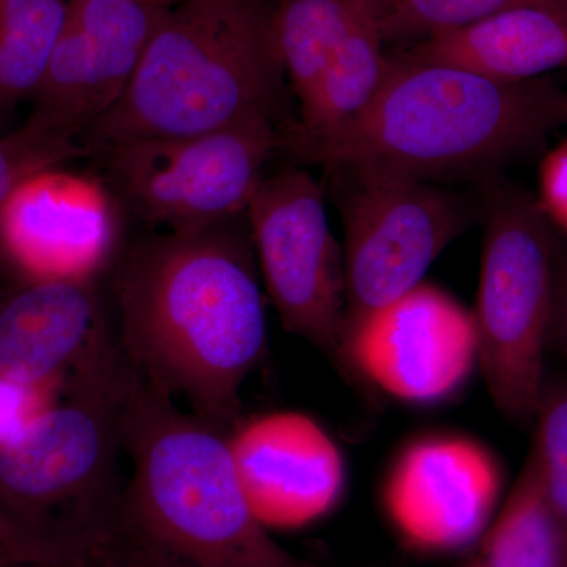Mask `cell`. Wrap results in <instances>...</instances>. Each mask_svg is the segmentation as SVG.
<instances>
[{
  "label": "cell",
  "instance_id": "cell-22",
  "mask_svg": "<svg viewBox=\"0 0 567 567\" xmlns=\"http://www.w3.org/2000/svg\"><path fill=\"white\" fill-rule=\"evenodd\" d=\"M529 453L539 468L544 491L567 529V380H548L535 420Z\"/></svg>",
  "mask_w": 567,
  "mask_h": 567
},
{
  "label": "cell",
  "instance_id": "cell-10",
  "mask_svg": "<svg viewBox=\"0 0 567 567\" xmlns=\"http://www.w3.org/2000/svg\"><path fill=\"white\" fill-rule=\"evenodd\" d=\"M353 178L342 197L344 224V324L424 282L432 264L468 227L457 194L432 182L386 174Z\"/></svg>",
  "mask_w": 567,
  "mask_h": 567
},
{
  "label": "cell",
  "instance_id": "cell-17",
  "mask_svg": "<svg viewBox=\"0 0 567 567\" xmlns=\"http://www.w3.org/2000/svg\"><path fill=\"white\" fill-rule=\"evenodd\" d=\"M383 43L382 14L374 2L354 0L315 96L290 133L295 151L309 158L372 102L390 63Z\"/></svg>",
  "mask_w": 567,
  "mask_h": 567
},
{
  "label": "cell",
  "instance_id": "cell-5",
  "mask_svg": "<svg viewBox=\"0 0 567 567\" xmlns=\"http://www.w3.org/2000/svg\"><path fill=\"white\" fill-rule=\"evenodd\" d=\"M268 0H181L167 7L121 102L85 136H197L274 117L284 70Z\"/></svg>",
  "mask_w": 567,
  "mask_h": 567
},
{
  "label": "cell",
  "instance_id": "cell-26",
  "mask_svg": "<svg viewBox=\"0 0 567 567\" xmlns=\"http://www.w3.org/2000/svg\"><path fill=\"white\" fill-rule=\"evenodd\" d=\"M24 178L6 140L0 137V207L9 199L11 192L17 188L18 183Z\"/></svg>",
  "mask_w": 567,
  "mask_h": 567
},
{
  "label": "cell",
  "instance_id": "cell-3",
  "mask_svg": "<svg viewBox=\"0 0 567 567\" xmlns=\"http://www.w3.org/2000/svg\"><path fill=\"white\" fill-rule=\"evenodd\" d=\"M567 122V95L544 78L488 80L412 55L391 58L372 102L309 158L341 174L434 182L509 163Z\"/></svg>",
  "mask_w": 567,
  "mask_h": 567
},
{
  "label": "cell",
  "instance_id": "cell-12",
  "mask_svg": "<svg viewBox=\"0 0 567 567\" xmlns=\"http://www.w3.org/2000/svg\"><path fill=\"white\" fill-rule=\"evenodd\" d=\"M118 210L100 178L39 171L0 207V254L25 281L96 282L121 256Z\"/></svg>",
  "mask_w": 567,
  "mask_h": 567
},
{
  "label": "cell",
  "instance_id": "cell-23",
  "mask_svg": "<svg viewBox=\"0 0 567 567\" xmlns=\"http://www.w3.org/2000/svg\"><path fill=\"white\" fill-rule=\"evenodd\" d=\"M69 383H37L0 374V450L20 442L58 404Z\"/></svg>",
  "mask_w": 567,
  "mask_h": 567
},
{
  "label": "cell",
  "instance_id": "cell-13",
  "mask_svg": "<svg viewBox=\"0 0 567 567\" xmlns=\"http://www.w3.org/2000/svg\"><path fill=\"white\" fill-rule=\"evenodd\" d=\"M503 492L502 466L468 436L435 434L395 456L382 505L402 543L429 555L468 551L486 533Z\"/></svg>",
  "mask_w": 567,
  "mask_h": 567
},
{
  "label": "cell",
  "instance_id": "cell-11",
  "mask_svg": "<svg viewBox=\"0 0 567 567\" xmlns=\"http://www.w3.org/2000/svg\"><path fill=\"white\" fill-rule=\"evenodd\" d=\"M476 365L473 311L432 284L421 282L390 305L342 324L341 372L406 404L454 398Z\"/></svg>",
  "mask_w": 567,
  "mask_h": 567
},
{
  "label": "cell",
  "instance_id": "cell-7",
  "mask_svg": "<svg viewBox=\"0 0 567 567\" xmlns=\"http://www.w3.org/2000/svg\"><path fill=\"white\" fill-rule=\"evenodd\" d=\"M286 137L256 117L186 137L118 140L89 148L118 207L162 233H193L245 215Z\"/></svg>",
  "mask_w": 567,
  "mask_h": 567
},
{
  "label": "cell",
  "instance_id": "cell-16",
  "mask_svg": "<svg viewBox=\"0 0 567 567\" xmlns=\"http://www.w3.org/2000/svg\"><path fill=\"white\" fill-rule=\"evenodd\" d=\"M412 58L446 63L488 80H539L567 66V10L525 7L417 41Z\"/></svg>",
  "mask_w": 567,
  "mask_h": 567
},
{
  "label": "cell",
  "instance_id": "cell-30",
  "mask_svg": "<svg viewBox=\"0 0 567 567\" xmlns=\"http://www.w3.org/2000/svg\"><path fill=\"white\" fill-rule=\"evenodd\" d=\"M140 2L153 3V6L171 7L174 3L181 2V0H140Z\"/></svg>",
  "mask_w": 567,
  "mask_h": 567
},
{
  "label": "cell",
  "instance_id": "cell-9",
  "mask_svg": "<svg viewBox=\"0 0 567 567\" xmlns=\"http://www.w3.org/2000/svg\"><path fill=\"white\" fill-rule=\"evenodd\" d=\"M245 216L265 295L282 327L339 365L344 249L328 221L322 185L306 171L287 167L262 177Z\"/></svg>",
  "mask_w": 567,
  "mask_h": 567
},
{
  "label": "cell",
  "instance_id": "cell-15",
  "mask_svg": "<svg viewBox=\"0 0 567 567\" xmlns=\"http://www.w3.org/2000/svg\"><path fill=\"white\" fill-rule=\"evenodd\" d=\"M114 346L96 282L20 279L0 295V374L69 383Z\"/></svg>",
  "mask_w": 567,
  "mask_h": 567
},
{
  "label": "cell",
  "instance_id": "cell-19",
  "mask_svg": "<svg viewBox=\"0 0 567 567\" xmlns=\"http://www.w3.org/2000/svg\"><path fill=\"white\" fill-rule=\"evenodd\" d=\"M354 0H278L274 10L276 51L284 76L303 111L341 40Z\"/></svg>",
  "mask_w": 567,
  "mask_h": 567
},
{
  "label": "cell",
  "instance_id": "cell-24",
  "mask_svg": "<svg viewBox=\"0 0 567 567\" xmlns=\"http://www.w3.org/2000/svg\"><path fill=\"white\" fill-rule=\"evenodd\" d=\"M537 203L567 245V141L544 159Z\"/></svg>",
  "mask_w": 567,
  "mask_h": 567
},
{
  "label": "cell",
  "instance_id": "cell-18",
  "mask_svg": "<svg viewBox=\"0 0 567 567\" xmlns=\"http://www.w3.org/2000/svg\"><path fill=\"white\" fill-rule=\"evenodd\" d=\"M458 567H567V529L529 453L486 533Z\"/></svg>",
  "mask_w": 567,
  "mask_h": 567
},
{
  "label": "cell",
  "instance_id": "cell-6",
  "mask_svg": "<svg viewBox=\"0 0 567 567\" xmlns=\"http://www.w3.org/2000/svg\"><path fill=\"white\" fill-rule=\"evenodd\" d=\"M563 238L537 200L496 197L488 210L476 309L477 368L511 423L535 424L546 386L555 270Z\"/></svg>",
  "mask_w": 567,
  "mask_h": 567
},
{
  "label": "cell",
  "instance_id": "cell-20",
  "mask_svg": "<svg viewBox=\"0 0 567 567\" xmlns=\"http://www.w3.org/2000/svg\"><path fill=\"white\" fill-rule=\"evenodd\" d=\"M69 18V0H0V110L31 96Z\"/></svg>",
  "mask_w": 567,
  "mask_h": 567
},
{
  "label": "cell",
  "instance_id": "cell-2",
  "mask_svg": "<svg viewBox=\"0 0 567 567\" xmlns=\"http://www.w3.org/2000/svg\"><path fill=\"white\" fill-rule=\"evenodd\" d=\"M128 473L112 546L132 567H324L286 550L254 516L229 432L133 372Z\"/></svg>",
  "mask_w": 567,
  "mask_h": 567
},
{
  "label": "cell",
  "instance_id": "cell-25",
  "mask_svg": "<svg viewBox=\"0 0 567 567\" xmlns=\"http://www.w3.org/2000/svg\"><path fill=\"white\" fill-rule=\"evenodd\" d=\"M548 350H554L567 360V245L559 248L555 270L554 316H551Z\"/></svg>",
  "mask_w": 567,
  "mask_h": 567
},
{
  "label": "cell",
  "instance_id": "cell-28",
  "mask_svg": "<svg viewBox=\"0 0 567 567\" xmlns=\"http://www.w3.org/2000/svg\"><path fill=\"white\" fill-rule=\"evenodd\" d=\"M0 567H58L47 565V563L35 561L28 557H22L18 551L11 550L6 544L0 543Z\"/></svg>",
  "mask_w": 567,
  "mask_h": 567
},
{
  "label": "cell",
  "instance_id": "cell-1",
  "mask_svg": "<svg viewBox=\"0 0 567 567\" xmlns=\"http://www.w3.org/2000/svg\"><path fill=\"white\" fill-rule=\"evenodd\" d=\"M245 215L134 241L115 262V342L134 374L229 432L267 353L265 293Z\"/></svg>",
  "mask_w": 567,
  "mask_h": 567
},
{
  "label": "cell",
  "instance_id": "cell-4",
  "mask_svg": "<svg viewBox=\"0 0 567 567\" xmlns=\"http://www.w3.org/2000/svg\"><path fill=\"white\" fill-rule=\"evenodd\" d=\"M133 371L115 344L70 379L58 404L0 450V543L63 566L103 546L125 495Z\"/></svg>",
  "mask_w": 567,
  "mask_h": 567
},
{
  "label": "cell",
  "instance_id": "cell-8",
  "mask_svg": "<svg viewBox=\"0 0 567 567\" xmlns=\"http://www.w3.org/2000/svg\"><path fill=\"white\" fill-rule=\"evenodd\" d=\"M166 9L140 0H69L31 114L3 137L24 177L84 156L85 136L121 102Z\"/></svg>",
  "mask_w": 567,
  "mask_h": 567
},
{
  "label": "cell",
  "instance_id": "cell-29",
  "mask_svg": "<svg viewBox=\"0 0 567 567\" xmlns=\"http://www.w3.org/2000/svg\"><path fill=\"white\" fill-rule=\"evenodd\" d=\"M372 2H374L375 9L379 10V13L382 14L383 18L386 13H390L401 0H372Z\"/></svg>",
  "mask_w": 567,
  "mask_h": 567
},
{
  "label": "cell",
  "instance_id": "cell-27",
  "mask_svg": "<svg viewBox=\"0 0 567 567\" xmlns=\"http://www.w3.org/2000/svg\"><path fill=\"white\" fill-rule=\"evenodd\" d=\"M58 567H132L128 563L123 561L118 554H115L114 548L110 544H103L102 547L96 548L87 557L78 559V561L70 563Z\"/></svg>",
  "mask_w": 567,
  "mask_h": 567
},
{
  "label": "cell",
  "instance_id": "cell-21",
  "mask_svg": "<svg viewBox=\"0 0 567 567\" xmlns=\"http://www.w3.org/2000/svg\"><path fill=\"white\" fill-rule=\"evenodd\" d=\"M525 7L567 10V0H401L382 18L383 39L421 41Z\"/></svg>",
  "mask_w": 567,
  "mask_h": 567
},
{
  "label": "cell",
  "instance_id": "cell-14",
  "mask_svg": "<svg viewBox=\"0 0 567 567\" xmlns=\"http://www.w3.org/2000/svg\"><path fill=\"white\" fill-rule=\"evenodd\" d=\"M238 481L265 528L315 524L338 505L346 462L315 417L275 412L240 420L229 431Z\"/></svg>",
  "mask_w": 567,
  "mask_h": 567
}]
</instances>
